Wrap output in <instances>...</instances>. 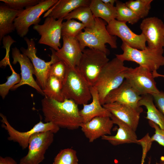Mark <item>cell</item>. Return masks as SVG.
Returning a JSON list of instances; mask_svg holds the SVG:
<instances>
[{
    "mask_svg": "<svg viewBox=\"0 0 164 164\" xmlns=\"http://www.w3.org/2000/svg\"><path fill=\"white\" fill-rule=\"evenodd\" d=\"M152 73L147 69L139 66L135 68L128 67L125 79L140 95H152L160 91L156 87Z\"/></svg>",
    "mask_w": 164,
    "mask_h": 164,
    "instance_id": "cell-10",
    "label": "cell"
},
{
    "mask_svg": "<svg viewBox=\"0 0 164 164\" xmlns=\"http://www.w3.org/2000/svg\"><path fill=\"white\" fill-rule=\"evenodd\" d=\"M138 103L139 106H145L147 110L145 118L164 129V115L155 105L152 97L150 95L142 96Z\"/></svg>",
    "mask_w": 164,
    "mask_h": 164,
    "instance_id": "cell-25",
    "label": "cell"
},
{
    "mask_svg": "<svg viewBox=\"0 0 164 164\" xmlns=\"http://www.w3.org/2000/svg\"><path fill=\"white\" fill-rule=\"evenodd\" d=\"M114 123L108 117H96L87 122L82 123L81 130L90 142L103 135H110Z\"/></svg>",
    "mask_w": 164,
    "mask_h": 164,
    "instance_id": "cell-17",
    "label": "cell"
},
{
    "mask_svg": "<svg viewBox=\"0 0 164 164\" xmlns=\"http://www.w3.org/2000/svg\"><path fill=\"white\" fill-rule=\"evenodd\" d=\"M76 67L91 86H93L104 65L109 61L107 55L99 50L85 49Z\"/></svg>",
    "mask_w": 164,
    "mask_h": 164,
    "instance_id": "cell-6",
    "label": "cell"
},
{
    "mask_svg": "<svg viewBox=\"0 0 164 164\" xmlns=\"http://www.w3.org/2000/svg\"><path fill=\"white\" fill-rule=\"evenodd\" d=\"M52 164H78L76 151L71 148L60 150L54 158Z\"/></svg>",
    "mask_w": 164,
    "mask_h": 164,
    "instance_id": "cell-31",
    "label": "cell"
},
{
    "mask_svg": "<svg viewBox=\"0 0 164 164\" xmlns=\"http://www.w3.org/2000/svg\"><path fill=\"white\" fill-rule=\"evenodd\" d=\"M142 98L125 79L118 87L110 92L105 97L104 104L117 102L128 105L142 113L143 109L138 103ZM103 104V105H104Z\"/></svg>",
    "mask_w": 164,
    "mask_h": 164,
    "instance_id": "cell-15",
    "label": "cell"
},
{
    "mask_svg": "<svg viewBox=\"0 0 164 164\" xmlns=\"http://www.w3.org/2000/svg\"><path fill=\"white\" fill-rule=\"evenodd\" d=\"M24 39L27 44V48L22 47L20 48V50L22 53L28 57L32 62L34 69L36 82L43 90L46 85L51 66L60 60L56 54V51L50 47V49L52 52L51 60L49 62H45L36 56L37 49L34 39L32 38L30 39L25 37Z\"/></svg>",
    "mask_w": 164,
    "mask_h": 164,
    "instance_id": "cell-8",
    "label": "cell"
},
{
    "mask_svg": "<svg viewBox=\"0 0 164 164\" xmlns=\"http://www.w3.org/2000/svg\"><path fill=\"white\" fill-rule=\"evenodd\" d=\"M12 56L13 60L12 63H19L21 70V80L20 83L14 86L11 90L16 89L20 86L27 84L36 89L40 94L44 96L43 90L34 80L33 74H35L34 69L32 63L28 57L23 53H21L17 47L12 48Z\"/></svg>",
    "mask_w": 164,
    "mask_h": 164,
    "instance_id": "cell-16",
    "label": "cell"
},
{
    "mask_svg": "<svg viewBox=\"0 0 164 164\" xmlns=\"http://www.w3.org/2000/svg\"><path fill=\"white\" fill-rule=\"evenodd\" d=\"M58 0H41L38 4L24 9L18 15L14 24L18 35L24 37L31 25L38 24L41 21V15L54 6Z\"/></svg>",
    "mask_w": 164,
    "mask_h": 164,
    "instance_id": "cell-7",
    "label": "cell"
},
{
    "mask_svg": "<svg viewBox=\"0 0 164 164\" xmlns=\"http://www.w3.org/2000/svg\"><path fill=\"white\" fill-rule=\"evenodd\" d=\"M8 65L10 66L12 74L7 77V81L6 82L0 85V95L3 99L7 95L9 90L14 86L20 83L21 80V77L14 71L10 62Z\"/></svg>",
    "mask_w": 164,
    "mask_h": 164,
    "instance_id": "cell-32",
    "label": "cell"
},
{
    "mask_svg": "<svg viewBox=\"0 0 164 164\" xmlns=\"http://www.w3.org/2000/svg\"><path fill=\"white\" fill-rule=\"evenodd\" d=\"M115 6L116 11V19L117 20L133 25L137 23L140 19L136 14L125 3L116 0Z\"/></svg>",
    "mask_w": 164,
    "mask_h": 164,
    "instance_id": "cell-28",
    "label": "cell"
},
{
    "mask_svg": "<svg viewBox=\"0 0 164 164\" xmlns=\"http://www.w3.org/2000/svg\"><path fill=\"white\" fill-rule=\"evenodd\" d=\"M1 122L2 127L5 129L9 135L8 139L18 143L23 149L28 147L29 140L34 134L50 131L54 134L56 133L60 128L51 122L43 123L41 120L35 125L30 130L24 132H19L13 128L8 121L6 116L2 113Z\"/></svg>",
    "mask_w": 164,
    "mask_h": 164,
    "instance_id": "cell-11",
    "label": "cell"
},
{
    "mask_svg": "<svg viewBox=\"0 0 164 164\" xmlns=\"http://www.w3.org/2000/svg\"><path fill=\"white\" fill-rule=\"evenodd\" d=\"M94 18H100L107 24L116 19L115 6L105 4L101 0H91L89 6Z\"/></svg>",
    "mask_w": 164,
    "mask_h": 164,
    "instance_id": "cell-24",
    "label": "cell"
},
{
    "mask_svg": "<svg viewBox=\"0 0 164 164\" xmlns=\"http://www.w3.org/2000/svg\"><path fill=\"white\" fill-rule=\"evenodd\" d=\"M144 162L141 161V164H144Z\"/></svg>",
    "mask_w": 164,
    "mask_h": 164,
    "instance_id": "cell-42",
    "label": "cell"
},
{
    "mask_svg": "<svg viewBox=\"0 0 164 164\" xmlns=\"http://www.w3.org/2000/svg\"><path fill=\"white\" fill-rule=\"evenodd\" d=\"M128 68L125 66L124 62L116 57L103 68L93 86L97 91L102 105L107 95L123 83Z\"/></svg>",
    "mask_w": 164,
    "mask_h": 164,
    "instance_id": "cell-2",
    "label": "cell"
},
{
    "mask_svg": "<svg viewBox=\"0 0 164 164\" xmlns=\"http://www.w3.org/2000/svg\"><path fill=\"white\" fill-rule=\"evenodd\" d=\"M41 105L45 122L71 130L78 129L83 123L78 105L71 100L60 102L44 96Z\"/></svg>",
    "mask_w": 164,
    "mask_h": 164,
    "instance_id": "cell-1",
    "label": "cell"
},
{
    "mask_svg": "<svg viewBox=\"0 0 164 164\" xmlns=\"http://www.w3.org/2000/svg\"><path fill=\"white\" fill-rule=\"evenodd\" d=\"M62 38V46L56 51V54L59 60L63 61L67 67H75L82 53L79 42L76 37H63Z\"/></svg>",
    "mask_w": 164,
    "mask_h": 164,
    "instance_id": "cell-18",
    "label": "cell"
},
{
    "mask_svg": "<svg viewBox=\"0 0 164 164\" xmlns=\"http://www.w3.org/2000/svg\"><path fill=\"white\" fill-rule=\"evenodd\" d=\"M111 118L114 124L119 127L116 134L114 135H103L101 137L102 139L108 141L114 146L126 143L139 144L135 132L128 125L112 114Z\"/></svg>",
    "mask_w": 164,
    "mask_h": 164,
    "instance_id": "cell-20",
    "label": "cell"
},
{
    "mask_svg": "<svg viewBox=\"0 0 164 164\" xmlns=\"http://www.w3.org/2000/svg\"><path fill=\"white\" fill-rule=\"evenodd\" d=\"M63 20L47 17L43 24L34 25L33 29L41 36L38 43L48 46L56 51L59 50L61 48L60 41Z\"/></svg>",
    "mask_w": 164,
    "mask_h": 164,
    "instance_id": "cell-12",
    "label": "cell"
},
{
    "mask_svg": "<svg viewBox=\"0 0 164 164\" xmlns=\"http://www.w3.org/2000/svg\"><path fill=\"white\" fill-rule=\"evenodd\" d=\"M0 164H17V162L12 158L9 156L0 157Z\"/></svg>",
    "mask_w": 164,
    "mask_h": 164,
    "instance_id": "cell-37",
    "label": "cell"
},
{
    "mask_svg": "<svg viewBox=\"0 0 164 164\" xmlns=\"http://www.w3.org/2000/svg\"><path fill=\"white\" fill-rule=\"evenodd\" d=\"M85 28V25L74 19L67 20L63 22L61 36L69 37H76Z\"/></svg>",
    "mask_w": 164,
    "mask_h": 164,
    "instance_id": "cell-30",
    "label": "cell"
},
{
    "mask_svg": "<svg viewBox=\"0 0 164 164\" xmlns=\"http://www.w3.org/2000/svg\"><path fill=\"white\" fill-rule=\"evenodd\" d=\"M151 158H150L148 162V164H151ZM156 164H164V156H161L159 162H156Z\"/></svg>",
    "mask_w": 164,
    "mask_h": 164,
    "instance_id": "cell-40",
    "label": "cell"
},
{
    "mask_svg": "<svg viewBox=\"0 0 164 164\" xmlns=\"http://www.w3.org/2000/svg\"><path fill=\"white\" fill-rule=\"evenodd\" d=\"M22 10L11 9L5 4L0 5V41L15 30L14 21Z\"/></svg>",
    "mask_w": 164,
    "mask_h": 164,
    "instance_id": "cell-23",
    "label": "cell"
},
{
    "mask_svg": "<svg viewBox=\"0 0 164 164\" xmlns=\"http://www.w3.org/2000/svg\"><path fill=\"white\" fill-rule=\"evenodd\" d=\"M154 99L156 105L159 111L164 115V92L162 91L151 95Z\"/></svg>",
    "mask_w": 164,
    "mask_h": 164,
    "instance_id": "cell-36",
    "label": "cell"
},
{
    "mask_svg": "<svg viewBox=\"0 0 164 164\" xmlns=\"http://www.w3.org/2000/svg\"><path fill=\"white\" fill-rule=\"evenodd\" d=\"M140 27L149 48L154 50L163 49L164 25L160 19L156 17L146 18L142 20Z\"/></svg>",
    "mask_w": 164,
    "mask_h": 164,
    "instance_id": "cell-14",
    "label": "cell"
},
{
    "mask_svg": "<svg viewBox=\"0 0 164 164\" xmlns=\"http://www.w3.org/2000/svg\"><path fill=\"white\" fill-rule=\"evenodd\" d=\"M148 122L150 126L155 130V134L151 137V141H156L164 147V129H161L152 121H149Z\"/></svg>",
    "mask_w": 164,
    "mask_h": 164,
    "instance_id": "cell-35",
    "label": "cell"
},
{
    "mask_svg": "<svg viewBox=\"0 0 164 164\" xmlns=\"http://www.w3.org/2000/svg\"><path fill=\"white\" fill-rule=\"evenodd\" d=\"M152 0H130L125 4L140 19H144L148 15Z\"/></svg>",
    "mask_w": 164,
    "mask_h": 164,
    "instance_id": "cell-29",
    "label": "cell"
},
{
    "mask_svg": "<svg viewBox=\"0 0 164 164\" xmlns=\"http://www.w3.org/2000/svg\"><path fill=\"white\" fill-rule=\"evenodd\" d=\"M163 17L164 18V14H163ZM163 39H164V42H163V47H164V36H163Z\"/></svg>",
    "mask_w": 164,
    "mask_h": 164,
    "instance_id": "cell-41",
    "label": "cell"
},
{
    "mask_svg": "<svg viewBox=\"0 0 164 164\" xmlns=\"http://www.w3.org/2000/svg\"><path fill=\"white\" fill-rule=\"evenodd\" d=\"M105 4L108 5L114 6V5L115 3L116 0H101Z\"/></svg>",
    "mask_w": 164,
    "mask_h": 164,
    "instance_id": "cell-38",
    "label": "cell"
},
{
    "mask_svg": "<svg viewBox=\"0 0 164 164\" xmlns=\"http://www.w3.org/2000/svg\"><path fill=\"white\" fill-rule=\"evenodd\" d=\"M63 82L53 76L48 77L44 89L43 90L44 96L59 101L65 99L62 92Z\"/></svg>",
    "mask_w": 164,
    "mask_h": 164,
    "instance_id": "cell-27",
    "label": "cell"
},
{
    "mask_svg": "<svg viewBox=\"0 0 164 164\" xmlns=\"http://www.w3.org/2000/svg\"><path fill=\"white\" fill-rule=\"evenodd\" d=\"M95 24L91 28H85L77 37L81 50L86 47L97 50L108 55L110 52L106 47L108 44L112 48L117 47L116 36L111 35L106 28L107 23L103 19L95 18Z\"/></svg>",
    "mask_w": 164,
    "mask_h": 164,
    "instance_id": "cell-3",
    "label": "cell"
},
{
    "mask_svg": "<svg viewBox=\"0 0 164 164\" xmlns=\"http://www.w3.org/2000/svg\"><path fill=\"white\" fill-rule=\"evenodd\" d=\"M90 90L92 102L89 104L83 105V108L79 111L82 122H87L96 117L111 118L112 114L101 104L97 90L93 86H91Z\"/></svg>",
    "mask_w": 164,
    "mask_h": 164,
    "instance_id": "cell-21",
    "label": "cell"
},
{
    "mask_svg": "<svg viewBox=\"0 0 164 164\" xmlns=\"http://www.w3.org/2000/svg\"><path fill=\"white\" fill-rule=\"evenodd\" d=\"M126 23L115 19L107 24V29L110 34L118 37L122 43L129 46L139 50L145 49L146 41L144 35L142 33L138 35L133 32Z\"/></svg>",
    "mask_w": 164,
    "mask_h": 164,
    "instance_id": "cell-13",
    "label": "cell"
},
{
    "mask_svg": "<svg viewBox=\"0 0 164 164\" xmlns=\"http://www.w3.org/2000/svg\"><path fill=\"white\" fill-rule=\"evenodd\" d=\"M121 47L123 53L116 54L115 56L123 62H135L152 73L164 66L163 49L154 50L147 46L144 49L139 50L132 48L124 43H122Z\"/></svg>",
    "mask_w": 164,
    "mask_h": 164,
    "instance_id": "cell-5",
    "label": "cell"
},
{
    "mask_svg": "<svg viewBox=\"0 0 164 164\" xmlns=\"http://www.w3.org/2000/svg\"><path fill=\"white\" fill-rule=\"evenodd\" d=\"M40 0H0L11 9L22 10L28 7L35 5L39 3Z\"/></svg>",
    "mask_w": 164,
    "mask_h": 164,
    "instance_id": "cell-33",
    "label": "cell"
},
{
    "mask_svg": "<svg viewBox=\"0 0 164 164\" xmlns=\"http://www.w3.org/2000/svg\"><path fill=\"white\" fill-rule=\"evenodd\" d=\"M67 70V67L65 63L61 60H59L51 66L48 73V77H54L63 82L66 76Z\"/></svg>",
    "mask_w": 164,
    "mask_h": 164,
    "instance_id": "cell-34",
    "label": "cell"
},
{
    "mask_svg": "<svg viewBox=\"0 0 164 164\" xmlns=\"http://www.w3.org/2000/svg\"><path fill=\"white\" fill-rule=\"evenodd\" d=\"M74 19L80 21L87 28H92L95 24V18L89 6L78 7L63 18L66 20Z\"/></svg>",
    "mask_w": 164,
    "mask_h": 164,
    "instance_id": "cell-26",
    "label": "cell"
},
{
    "mask_svg": "<svg viewBox=\"0 0 164 164\" xmlns=\"http://www.w3.org/2000/svg\"><path fill=\"white\" fill-rule=\"evenodd\" d=\"M103 106L136 131L141 113L128 105L117 102L104 104Z\"/></svg>",
    "mask_w": 164,
    "mask_h": 164,
    "instance_id": "cell-19",
    "label": "cell"
},
{
    "mask_svg": "<svg viewBox=\"0 0 164 164\" xmlns=\"http://www.w3.org/2000/svg\"><path fill=\"white\" fill-rule=\"evenodd\" d=\"M54 134L48 131L32 135L29 140L27 154L20 159L19 164H39L42 162L47 150L53 141Z\"/></svg>",
    "mask_w": 164,
    "mask_h": 164,
    "instance_id": "cell-9",
    "label": "cell"
},
{
    "mask_svg": "<svg viewBox=\"0 0 164 164\" xmlns=\"http://www.w3.org/2000/svg\"><path fill=\"white\" fill-rule=\"evenodd\" d=\"M90 0H60L44 14L43 18L52 17L56 19H63L76 9L89 6Z\"/></svg>",
    "mask_w": 164,
    "mask_h": 164,
    "instance_id": "cell-22",
    "label": "cell"
},
{
    "mask_svg": "<svg viewBox=\"0 0 164 164\" xmlns=\"http://www.w3.org/2000/svg\"><path fill=\"white\" fill-rule=\"evenodd\" d=\"M67 67L62 87L64 99L71 100L77 105L87 104L92 98L91 86L76 67Z\"/></svg>",
    "mask_w": 164,
    "mask_h": 164,
    "instance_id": "cell-4",
    "label": "cell"
},
{
    "mask_svg": "<svg viewBox=\"0 0 164 164\" xmlns=\"http://www.w3.org/2000/svg\"><path fill=\"white\" fill-rule=\"evenodd\" d=\"M152 74L154 78L159 77H162L164 78V75L160 74L157 73V71H155L152 72Z\"/></svg>",
    "mask_w": 164,
    "mask_h": 164,
    "instance_id": "cell-39",
    "label": "cell"
}]
</instances>
